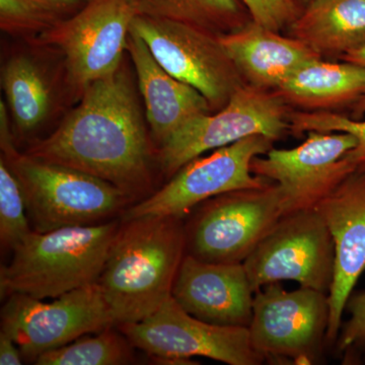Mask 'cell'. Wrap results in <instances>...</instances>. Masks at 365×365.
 Instances as JSON below:
<instances>
[{
	"instance_id": "obj_1",
	"label": "cell",
	"mask_w": 365,
	"mask_h": 365,
	"mask_svg": "<svg viewBox=\"0 0 365 365\" xmlns=\"http://www.w3.org/2000/svg\"><path fill=\"white\" fill-rule=\"evenodd\" d=\"M81 96L58 128L26 155L100 178L131 199L143 195L151 182L150 144L128 78L119 71Z\"/></svg>"
},
{
	"instance_id": "obj_2",
	"label": "cell",
	"mask_w": 365,
	"mask_h": 365,
	"mask_svg": "<svg viewBox=\"0 0 365 365\" xmlns=\"http://www.w3.org/2000/svg\"><path fill=\"white\" fill-rule=\"evenodd\" d=\"M185 255L181 218L148 215L122 220L98 281L115 325L143 321L172 297Z\"/></svg>"
},
{
	"instance_id": "obj_3",
	"label": "cell",
	"mask_w": 365,
	"mask_h": 365,
	"mask_svg": "<svg viewBox=\"0 0 365 365\" xmlns=\"http://www.w3.org/2000/svg\"><path fill=\"white\" fill-rule=\"evenodd\" d=\"M119 227V222H108L47 232L32 230L0 269L1 297L56 299L98 283Z\"/></svg>"
},
{
	"instance_id": "obj_4",
	"label": "cell",
	"mask_w": 365,
	"mask_h": 365,
	"mask_svg": "<svg viewBox=\"0 0 365 365\" xmlns=\"http://www.w3.org/2000/svg\"><path fill=\"white\" fill-rule=\"evenodd\" d=\"M20 182L34 230L105 222L131 200L111 182L57 163L43 162L11 148L2 153Z\"/></svg>"
},
{
	"instance_id": "obj_5",
	"label": "cell",
	"mask_w": 365,
	"mask_h": 365,
	"mask_svg": "<svg viewBox=\"0 0 365 365\" xmlns=\"http://www.w3.org/2000/svg\"><path fill=\"white\" fill-rule=\"evenodd\" d=\"M284 215V193L276 182L213 197L185 225L186 254L210 263H244Z\"/></svg>"
},
{
	"instance_id": "obj_6",
	"label": "cell",
	"mask_w": 365,
	"mask_h": 365,
	"mask_svg": "<svg viewBox=\"0 0 365 365\" xmlns=\"http://www.w3.org/2000/svg\"><path fill=\"white\" fill-rule=\"evenodd\" d=\"M292 110L274 91L245 83L222 109L193 118L160 144L163 173L170 179L194 158L247 137L279 140L290 133Z\"/></svg>"
},
{
	"instance_id": "obj_7",
	"label": "cell",
	"mask_w": 365,
	"mask_h": 365,
	"mask_svg": "<svg viewBox=\"0 0 365 365\" xmlns=\"http://www.w3.org/2000/svg\"><path fill=\"white\" fill-rule=\"evenodd\" d=\"M130 30L170 76L202 93L212 112L245 85L220 37L182 21L137 14Z\"/></svg>"
},
{
	"instance_id": "obj_8",
	"label": "cell",
	"mask_w": 365,
	"mask_h": 365,
	"mask_svg": "<svg viewBox=\"0 0 365 365\" xmlns=\"http://www.w3.org/2000/svg\"><path fill=\"white\" fill-rule=\"evenodd\" d=\"M118 328L134 348L165 364H191L185 361L195 356L230 365L265 362L252 345L248 328L201 321L182 309L173 297L148 318Z\"/></svg>"
},
{
	"instance_id": "obj_9",
	"label": "cell",
	"mask_w": 365,
	"mask_h": 365,
	"mask_svg": "<svg viewBox=\"0 0 365 365\" xmlns=\"http://www.w3.org/2000/svg\"><path fill=\"white\" fill-rule=\"evenodd\" d=\"M329 318L328 294L307 287L287 292L271 283L254 294L252 345L265 361L317 364L327 345Z\"/></svg>"
},
{
	"instance_id": "obj_10",
	"label": "cell",
	"mask_w": 365,
	"mask_h": 365,
	"mask_svg": "<svg viewBox=\"0 0 365 365\" xmlns=\"http://www.w3.org/2000/svg\"><path fill=\"white\" fill-rule=\"evenodd\" d=\"M270 137H247L213 150L207 157L194 158L182 165L169 182L140 202L126 209L122 220L141 216H172L182 218L204 201L235 190L260 188L270 181L256 176L251 163L273 148Z\"/></svg>"
},
{
	"instance_id": "obj_11",
	"label": "cell",
	"mask_w": 365,
	"mask_h": 365,
	"mask_svg": "<svg viewBox=\"0 0 365 365\" xmlns=\"http://www.w3.org/2000/svg\"><path fill=\"white\" fill-rule=\"evenodd\" d=\"M334 259L332 237L314 208L282 216L242 264L254 292L271 283L294 281L329 294Z\"/></svg>"
},
{
	"instance_id": "obj_12",
	"label": "cell",
	"mask_w": 365,
	"mask_h": 365,
	"mask_svg": "<svg viewBox=\"0 0 365 365\" xmlns=\"http://www.w3.org/2000/svg\"><path fill=\"white\" fill-rule=\"evenodd\" d=\"M114 325L98 283L60 295L51 302L11 294L1 309V331L13 338L23 356L34 361L43 353Z\"/></svg>"
},
{
	"instance_id": "obj_13",
	"label": "cell",
	"mask_w": 365,
	"mask_h": 365,
	"mask_svg": "<svg viewBox=\"0 0 365 365\" xmlns=\"http://www.w3.org/2000/svg\"><path fill=\"white\" fill-rule=\"evenodd\" d=\"M137 14L134 0H91L42 34L43 42L61 52L67 79L81 95L93 81L120 71Z\"/></svg>"
},
{
	"instance_id": "obj_14",
	"label": "cell",
	"mask_w": 365,
	"mask_h": 365,
	"mask_svg": "<svg viewBox=\"0 0 365 365\" xmlns=\"http://www.w3.org/2000/svg\"><path fill=\"white\" fill-rule=\"evenodd\" d=\"M306 140L289 150L271 148L252 160L256 176L276 182L285 197V215L316 208L354 172L346 155L357 140L347 132H307Z\"/></svg>"
},
{
	"instance_id": "obj_15",
	"label": "cell",
	"mask_w": 365,
	"mask_h": 365,
	"mask_svg": "<svg viewBox=\"0 0 365 365\" xmlns=\"http://www.w3.org/2000/svg\"><path fill=\"white\" fill-rule=\"evenodd\" d=\"M334 242L326 344L335 345L346 302L365 270V172L354 170L316 206Z\"/></svg>"
},
{
	"instance_id": "obj_16",
	"label": "cell",
	"mask_w": 365,
	"mask_h": 365,
	"mask_svg": "<svg viewBox=\"0 0 365 365\" xmlns=\"http://www.w3.org/2000/svg\"><path fill=\"white\" fill-rule=\"evenodd\" d=\"M253 288L242 263H210L185 255L172 297L182 309L207 323L249 328Z\"/></svg>"
},
{
	"instance_id": "obj_17",
	"label": "cell",
	"mask_w": 365,
	"mask_h": 365,
	"mask_svg": "<svg viewBox=\"0 0 365 365\" xmlns=\"http://www.w3.org/2000/svg\"><path fill=\"white\" fill-rule=\"evenodd\" d=\"M218 37L245 83L261 90L275 91L300 67L322 58L297 38L251 20Z\"/></svg>"
},
{
	"instance_id": "obj_18",
	"label": "cell",
	"mask_w": 365,
	"mask_h": 365,
	"mask_svg": "<svg viewBox=\"0 0 365 365\" xmlns=\"http://www.w3.org/2000/svg\"><path fill=\"white\" fill-rule=\"evenodd\" d=\"M126 51L135 68L146 121L160 145L190 120L212 113L202 93L170 76L144 41L131 30Z\"/></svg>"
},
{
	"instance_id": "obj_19",
	"label": "cell",
	"mask_w": 365,
	"mask_h": 365,
	"mask_svg": "<svg viewBox=\"0 0 365 365\" xmlns=\"http://www.w3.org/2000/svg\"><path fill=\"white\" fill-rule=\"evenodd\" d=\"M274 93L292 110L338 112L364 97L365 67L345 60H314L297 69Z\"/></svg>"
},
{
	"instance_id": "obj_20",
	"label": "cell",
	"mask_w": 365,
	"mask_h": 365,
	"mask_svg": "<svg viewBox=\"0 0 365 365\" xmlns=\"http://www.w3.org/2000/svg\"><path fill=\"white\" fill-rule=\"evenodd\" d=\"M323 59H339L365 46V0H313L287 29Z\"/></svg>"
},
{
	"instance_id": "obj_21",
	"label": "cell",
	"mask_w": 365,
	"mask_h": 365,
	"mask_svg": "<svg viewBox=\"0 0 365 365\" xmlns=\"http://www.w3.org/2000/svg\"><path fill=\"white\" fill-rule=\"evenodd\" d=\"M11 122L21 133L37 129L51 110V86L42 67L29 55L11 57L1 71Z\"/></svg>"
},
{
	"instance_id": "obj_22",
	"label": "cell",
	"mask_w": 365,
	"mask_h": 365,
	"mask_svg": "<svg viewBox=\"0 0 365 365\" xmlns=\"http://www.w3.org/2000/svg\"><path fill=\"white\" fill-rule=\"evenodd\" d=\"M139 14L182 21L216 35L232 32L251 19L240 0H134Z\"/></svg>"
},
{
	"instance_id": "obj_23",
	"label": "cell",
	"mask_w": 365,
	"mask_h": 365,
	"mask_svg": "<svg viewBox=\"0 0 365 365\" xmlns=\"http://www.w3.org/2000/svg\"><path fill=\"white\" fill-rule=\"evenodd\" d=\"M122 334V333H121ZM130 341L111 328L93 337L85 335L57 349L43 353L37 365H121L133 361Z\"/></svg>"
},
{
	"instance_id": "obj_24",
	"label": "cell",
	"mask_w": 365,
	"mask_h": 365,
	"mask_svg": "<svg viewBox=\"0 0 365 365\" xmlns=\"http://www.w3.org/2000/svg\"><path fill=\"white\" fill-rule=\"evenodd\" d=\"M30 220L18 178L0 158V241L2 248L14 250L30 234Z\"/></svg>"
},
{
	"instance_id": "obj_25",
	"label": "cell",
	"mask_w": 365,
	"mask_h": 365,
	"mask_svg": "<svg viewBox=\"0 0 365 365\" xmlns=\"http://www.w3.org/2000/svg\"><path fill=\"white\" fill-rule=\"evenodd\" d=\"M290 133L295 136L311 131L347 132L356 138L357 144L346 155L355 170L365 172V121L353 119L338 112H304L292 110Z\"/></svg>"
},
{
	"instance_id": "obj_26",
	"label": "cell",
	"mask_w": 365,
	"mask_h": 365,
	"mask_svg": "<svg viewBox=\"0 0 365 365\" xmlns=\"http://www.w3.org/2000/svg\"><path fill=\"white\" fill-rule=\"evenodd\" d=\"M35 0H0V26L9 34H44L60 21Z\"/></svg>"
},
{
	"instance_id": "obj_27",
	"label": "cell",
	"mask_w": 365,
	"mask_h": 365,
	"mask_svg": "<svg viewBox=\"0 0 365 365\" xmlns=\"http://www.w3.org/2000/svg\"><path fill=\"white\" fill-rule=\"evenodd\" d=\"M345 311L350 318L341 326L336 347L344 354V361H357L365 349V292L351 294L346 302Z\"/></svg>"
},
{
	"instance_id": "obj_28",
	"label": "cell",
	"mask_w": 365,
	"mask_h": 365,
	"mask_svg": "<svg viewBox=\"0 0 365 365\" xmlns=\"http://www.w3.org/2000/svg\"><path fill=\"white\" fill-rule=\"evenodd\" d=\"M257 25L275 32H287L302 9L294 0H240Z\"/></svg>"
},
{
	"instance_id": "obj_29",
	"label": "cell",
	"mask_w": 365,
	"mask_h": 365,
	"mask_svg": "<svg viewBox=\"0 0 365 365\" xmlns=\"http://www.w3.org/2000/svg\"><path fill=\"white\" fill-rule=\"evenodd\" d=\"M60 20L69 18L81 11L91 0H35Z\"/></svg>"
},
{
	"instance_id": "obj_30",
	"label": "cell",
	"mask_w": 365,
	"mask_h": 365,
	"mask_svg": "<svg viewBox=\"0 0 365 365\" xmlns=\"http://www.w3.org/2000/svg\"><path fill=\"white\" fill-rule=\"evenodd\" d=\"M21 356L20 348L13 338L1 331L0 332V364L20 365L23 364Z\"/></svg>"
},
{
	"instance_id": "obj_31",
	"label": "cell",
	"mask_w": 365,
	"mask_h": 365,
	"mask_svg": "<svg viewBox=\"0 0 365 365\" xmlns=\"http://www.w3.org/2000/svg\"><path fill=\"white\" fill-rule=\"evenodd\" d=\"M341 60L353 62V63H357L359 64V66L365 67V46L359 48V49L355 50V51L348 53V54L343 56ZM350 110H351L350 117L353 118V119L359 120L360 118L364 116L365 96L364 98H360L356 104L353 105L352 107L350 108Z\"/></svg>"
},
{
	"instance_id": "obj_32",
	"label": "cell",
	"mask_w": 365,
	"mask_h": 365,
	"mask_svg": "<svg viewBox=\"0 0 365 365\" xmlns=\"http://www.w3.org/2000/svg\"><path fill=\"white\" fill-rule=\"evenodd\" d=\"M294 1L297 2V6L302 9L304 6H307L309 2L313 1V0H294Z\"/></svg>"
},
{
	"instance_id": "obj_33",
	"label": "cell",
	"mask_w": 365,
	"mask_h": 365,
	"mask_svg": "<svg viewBox=\"0 0 365 365\" xmlns=\"http://www.w3.org/2000/svg\"><path fill=\"white\" fill-rule=\"evenodd\" d=\"M357 361H360L359 364H365V349L362 350V351L359 353Z\"/></svg>"
}]
</instances>
